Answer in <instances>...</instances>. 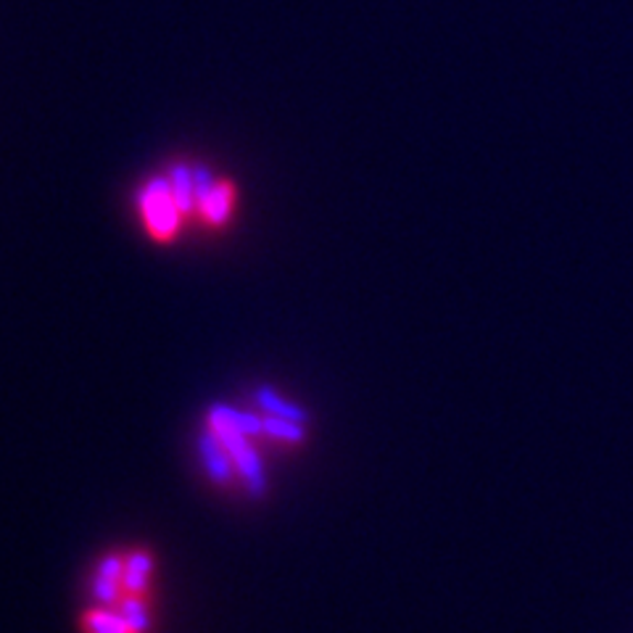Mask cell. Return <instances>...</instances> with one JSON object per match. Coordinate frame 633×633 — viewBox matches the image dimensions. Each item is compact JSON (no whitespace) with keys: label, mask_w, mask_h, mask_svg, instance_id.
I'll list each match as a JSON object with an SVG mask.
<instances>
[{"label":"cell","mask_w":633,"mask_h":633,"mask_svg":"<svg viewBox=\"0 0 633 633\" xmlns=\"http://www.w3.org/2000/svg\"><path fill=\"white\" fill-rule=\"evenodd\" d=\"M137 209H141L145 230L156 241H175L177 233H180V222L185 214L175 193H171L167 177H151L143 185L141 193H137Z\"/></svg>","instance_id":"1"},{"label":"cell","mask_w":633,"mask_h":633,"mask_svg":"<svg viewBox=\"0 0 633 633\" xmlns=\"http://www.w3.org/2000/svg\"><path fill=\"white\" fill-rule=\"evenodd\" d=\"M256 427H259L256 425V420L243 418V414L233 412V409L220 407L211 412V431H214L216 438H220V444L233 454L237 467L248 475V480L256 486V491H259L262 488L259 462H256L254 454H251V448L246 446V438H243V433L256 431Z\"/></svg>","instance_id":"2"},{"label":"cell","mask_w":633,"mask_h":633,"mask_svg":"<svg viewBox=\"0 0 633 633\" xmlns=\"http://www.w3.org/2000/svg\"><path fill=\"white\" fill-rule=\"evenodd\" d=\"M233 209H235V185L227 180H216L207 193L201 196L196 214L201 216L209 227H224V224L230 222V216H233Z\"/></svg>","instance_id":"3"},{"label":"cell","mask_w":633,"mask_h":633,"mask_svg":"<svg viewBox=\"0 0 633 633\" xmlns=\"http://www.w3.org/2000/svg\"><path fill=\"white\" fill-rule=\"evenodd\" d=\"M167 180L171 193H175L177 203H180L182 214L190 216L198 211V193H196V180H193V164L188 162H175L169 164Z\"/></svg>","instance_id":"4"},{"label":"cell","mask_w":633,"mask_h":633,"mask_svg":"<svg viewBox=\"0 0 633 633\" xmlns=\"http://www.w3.org/2000/svg\"><path fill=\"white\" fill-rule=\"evenodd\" d=\"M85 625H88L90 633H135L127 618L111 615V612H92L85 620Z\"/></svg>","instance_id":"5"},{"label":"cell","mask_w":633,"mask_h":633,"mask_svg":"<svg viewBox=\"0 0 633 633\" xmlns=\"http://www.w3.org/2000/svg\"><path fill=\"white\" fill-rule=\"evenodd\" d=\"M148 557L143 554H135V557L124 563V586L132 591H141L145 586V576H148Z\"/></svg>","instance_id":"6"},{"label":"cell","mask_w":633,"mask_h":633,"mask_svg":"<svg viewBox=\"0 0 633 633\" xmlns=\"http://www.w3.org/2000/svg\"><path fill=\"white\" fill-rule=\"evenodd\" d=\"M203 454H207V462H209V470L214 478L224 480L230 475V465L227 459L220 454V438H203Z\"/></svg>","instance_id":"7"},{"label":"cell","mask_w":633,"mask_h":633,"mask_svg":"<svg viewBox=\"0 0 633 633\" xmlns=\"http://www.w3.org/2000/svg\"><path fill=\"white\" fill-rule=\"evenodd\" d=\"M259 399H262V404H264V407H269V409H273V412L282 414V418H288V420H293V422H303V414L299 412V409H296V407H288V404H282V401L277 399V396L269 393V391H262V393H259Z\"/></svg>","instance_id":"8"},{"label":"cell","mask_w":633,"mask_h":633,"mask_svg":"<svg viewBox=\"0 0 633 633\" xmlns=\"http://www.w3.org/2000/svg\"><path fill=\"white\" fill-rule=\"evenodd\" d=\"M267 427H269V431H273V433H277V435H286V438H290V441L301 438V431H299V427H296L293 420L286 422V420L275 418V420L267 422Z\"/></svg>","instance_id":"9"}]
</instances>
